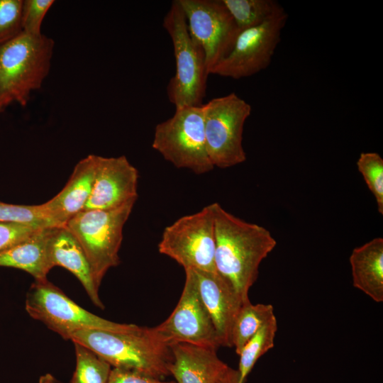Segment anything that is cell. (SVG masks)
Returning <instances> with one entry per match:
<instances>
[{
  "label": "cell",
  "instance_id": "obj_1",
  "mask_svg": "<svg viewBox=\"0 0 383 383\" xmlns=\"http://www.w3.org/2000/svg\"><path fill=\"white\" fill-rule=\"evenodd\" d=\"M215 228V269L240 296L250 301L249 291L256 282L262 261L277 240L266 228L247 222L213 203Z\"/></svg>",
  "mask_w": 383,
  "mask_h": 383
},
{
  "label": "cell",
  "instance_id": "obj_2",
  "mask_svg": "<svg viewBox=\"0 0 383 383\" xmlns=\"http://www.w3.org/2000/svg\"><path fill=\"white\" fill-rule=\"evenodd\" d=\"M70 340L90 349L113 368L160 379L170 375L171 346L161 341L152 328L137 326L123 332L83 329L74 333Z\"/></svg>",
  "mask_w": 383,
  "mask_h": 383
},
{
  "label": "cell",
  "instance_id": "obj_3",
  "mask_svg": "<svg viewBox=\"0 0 383 383\" xmlns=\"http://www.w3.org/2000/svg\"><path fill=\"white\" fill-rule=\"evenodd\" d=\"M54 40L44 35L24 32L0 45V110L12 104L26 106L31 94L48 77Z\"/></svg>",
  "mask_w": 383,
  "mask_h": 383
},
{
  "label": "cell",
  "instance_id": "obj_4",
  "mask_svg": "<svg viewBox=\"0 0 383 383\" xmlns=\"http://www.w3.org/2000/svg\"><path fill=\"white\" fill-rule=\"evenodd\" d=\"M162 26L173 46L175 73L167 86L168 100L175 108L201 106L209 75L206 55L190 34L184 12L177 0L164 16Z\"/></svg>",
  "mask_w": 383,
  "mask_h": 383
},
{
  "label": "cell",
  "instance_id": "obj_5",
  "mask_svg": "<svg viewBox=\"0 0 383 383\" xmlns=\"http://www.w3.org/2000/svg\"><path fill=\"white\" fill-rule=\"evenodd\" d=\"M135 201L111 209H87L65 225L82 247L97 289L107 271L120 262L123 230Z\"/></svg>",
  "mask_w": 383,
  "mask_h": 383
},
{
  "label": "cell",
  "instance_id": "obj_6",
  "mask_svg": "<svg viewBox=\"0 0 383 383\" xmlns=\"http://www.w3.org/2000/svg\"><path fill=\"white\" fill-rule=\"evenodd\" d=\"M152 148L177 168L195 174L210 172L201 106L175 108L174 113L155 128Z\"/></svg>",
  "mask_w": 383,
  "mask_h": 383
},
{
  "label": "cell",
  "instance_id": "obj_7",
  "mask_svg": "<svg viewBox=\"0 0 383 383\" xmlns=\"http://www.w3.org/2000/svg\"><path fill=\"white\" fill-rule=\"evenodd\" d=\"M208 155L213 167L229 168L246 160L244 125L251 106L234 92L202 104Z\"/></svg>",
  "mask_w": 383,
  "mask_h": 383
},
{
  "label": "cell",
  "instance_id": "obj_8",
  "mask_svg": "<svg viewBox=\"0 0 383 383\" xmlns=\"http://www.w3.org/2000/svg\"><path fill=\"white\" fill-rule=\"evenodd\" d=\"M26 310L33 318L65 340H70L74 333L83 329L123 332L137 327L110 321L85 310L48 279L35 281L30 286L26 298Z\"/></svg>",
  "mask_w": 383,
  "mask_h": 383
},
{
  "label": "cell",
  "instance_id": "obj_9",
  "mask_svg": "<svg viewBox=\"0 0 383 383\" xmlns=\"http://www.w3.org/2000/svg\"><path fill=\"white\" fill-rule=\"evenodd\" d=\"M213 204L184 216L165 228L158 244L160 253L175 260L184 269L216 272Z\"/></svg>",
  "mask_w": 383,
  "mask_h": 383
},
{
  "label": "cell",
  "instance_id": "obj_10",
  "mask_svg": "<svg viewBox=\"0 0 383 383\" xmlns=\"http://www.w3.org/2000/svg\"><path fill=\"white\" fill-rule=\"evenodd\" d=\"M287 18L284 10L258 26L240 31L230 53L212 68L210 74L239 79L266 69Z\"/></svg>",
  "mask_w": 383,
  "mask_h": 383
},
{
  "label": "cell",
  "instance_id": "obj_11",
  "mask_svg": "<svg viewBox=\"0 0 383 383\" xmlns=\"http://www.w3.org/2000/svg\"><path fill=\"white\" fill-rule=\"evenodd\" d=\"M180 299L171 315L152 327L157 338L168 345L179 343L217 350L220 347L215 328L199 295L192 269H185Z\"/></svg>",
  "mask_w": 383,
  "mask_h": 383
},
{
  "label": "cell",
  "instance_id": "obj_12",
  "mask_svg": "<svg viewBox=\"0 0 383 383\" xmlns=\"http://www.w3.org/2000/svg\"><path fill=\"white\" fill-rule=\"evenodd\" d=\"M190 34L201 45L210 74L231 51L239 30L222 0H177Z\"/></svg>",
  "mask_w": 383,
  "mask_h": 383
},
{
  "label": "cell",
  "instance_id": "obj_13",
  "mask_svg": "<svg viewBox=\"0 0 383 383\" xmlns=\"http://www.w3.org/2000/svg\"><path fill=\"white\" fill-rule=\"evenodd\" d=\"M138 172L126 156L98 155L92 191L84 210L111 209L138 198Z\"/></svg>",
  "mask_w": 383,
  "mask_h": 383
},
{
  "label": "cell",
  "instance_id": "obj_14",
  "mask_svg": "<svg viewBox=\"0 0 383 383\" xmlns=\"http://www.w3.org/2000/svg\"><path fill=\"white\" fill-rule=\"evenodd\" d=\"M192 270L200 297L211 317L220 347H232L233 326L244 301L218 272Z\"/></svg>",
  "mask_w": 383,
  "mask_h": 383
},
{
  "label": "cell",
  "instance_id": "obj_15",
  "mask_svg": "<svg viewBox=\"0 0 383 383\" xmlns=\"http://www.w3.org/2000/svg\"><path fill=\"white\" fill-rule=\"evenodd\" d=\"M98 155H89L77 162L63 189L42 204L44 209L60 226L84 210L95 179Z\"/></svg>",
  "mask_w": 383,
  "mask_h": 383
},
{
  "label": "cell",
  "instance_id": "obj_16",
  "mask_svg": "<svg viewBox=\"0 0 383 383\" xmlns=\"http://www.w3.org/2000/svg\"><path fill=\"white\" fill-rule=\"evenodd\" d=\"M171 349L170 374L177 383H218L228 367L215 349L186 343L173 345Z\"/></svg>",
  "mask_w": 383,
  "mask_h": 383
},
{
  "label": "cell",
  "instance_id": "obj_17",
  "mask_svg": "<svg viewBox=\"0 0 383 383\" xmlns=\"http://www.w3.org/2000/svg\"><path fill=\"white\" fill-rule=\"evenodd\" d=\"M50 267L60 266L72 273L80 282L93 304L104 309L90 266L78 241L65 226L55 228L48 243Z\"/></svg>",
  "mask_w": 383,
  "mask_h": 383
},
{
  "label": "cell",
  "instance_id": "obj_18",
  "mask_svg": "<svg viewBox=\"0 0 383 383\" xmlns=\"http://www.w3.org/2000/svg\"><path fill=\"white\" fill-rule=\"evenodd\" d=\"M55 227L40 228L21 243L0 252V267L23 270L35 281L47 280L52 269L48 260V243Z\"/></svg>",
  "mask_w": 383,
  "mask_h": 383
},
{
  "label": "cell",
  "instance_id": "obj_19",
  "mask_svg": "<svg viewBox=\"0 0 383 383\" xmlns=\"http://www.w3.org/2000/svg\"><path fill=\"white\" fill-rule=\"evenodd\" d=\"M353 286L374 301H383V238L354 248L350 255Z\"/></svg>",
  "mask_w": 383,
  "mask_h": 383
},
{
  "label": "cell",
  "instance_id": "obj_20",
  "mask_svg": "<svg viewBox=\"0 0 383 383\" xmlns=\"http://www.w3.org/2000/svg\"><path fill=\"white\" fill-rule=\"evenodd\" d=\"M274 315L271 304H252L250 301L243 304L235 320L232 333V347L239 355L249 340Z\"/></svg>",
  "mask_w": 383,
  "mask_h": 383
},
{
  "label": "cell",
  "instance_id": "obj_21",
  "mask_svg": "<svg viewBox=\"0 0 383 383\" xmlns=\"http://www.w3.org/2000/svg\"><path fill=\"white\" fill-rule=\"evenodd\" d=\"M239 31L258 26L284 11L274 0H222Z\"/></svg>",
  "mask_w": 383,
  "mask_h": 383
},
{
  "label": "cell",
  "instance_id": "obj_22",
  "mask_svg": "<svg viewBox=\"0 0 383 383\" xmlns=\"http://www.w3.org/2000/svg\"><path fill=\"white\" fill-rule=\"evenodd\" d=\"M277 331L276 316L272 317L249 340L239 353V382L245 383L257 361L274 345Z\"/></svg>",
  "mask_w": 383,
  "mask_h": 383
},
{
  "label": "cell",
  "instance_id": "obj_23",
  "mask_svg": "<svg viewBox=\"0 0 383 383\" xmlns=\"http://www.w3.org/2000/svg\"><path fill=\"white\" fill-rule=\"evenodd\" d=\"M74 344L76 365L70 383H109L113 367L90 349Z\"/></svg>",
  "mask_w": 383,
  "mask_h": 383
},
{
  "label": "cell",
  "instance_id": "obj_24",
  "mask_svg": "<svg viewBox=\"0 0 383 383\" xmlns=\"http://www.w3.org/2000/svg\"><path fill=\"white\" fill-rule=\"evenodd\" d=\"M0 221L45 228L60 226L40 205H17L0 201Z\"/></svg>",
  "mask_w": 383,
  "mask_h": 383
},
{
  "label": "cell",
  "instance_id": "obj_25",
  "mask_svg": "<svg viewBox=\"0 0 383 383\" xmlns=\"http://www.w3.org/2000/svg\"><path fill=\"white\" fill-rule=\"evenodd\" d=\"M357 167L374 196L378 212L383 214V159L375 152H362L357 162Z\"/></svg>",
  "mask_w": 383,
  "mask_h": 383
},
{
  "label": "cell",
  "instance_id": "obj_26",
  "mask_svg": "<svg viewBox=\"0 0 383 383\" xmlns=\"http://www.w3.org/2000/svg\"><path fill=\"white\" fill-rule=\"evenodd\" d=\"M23 0H0V45L20 33Z\"/></svg>",
  "mask_w": 383,
  "mask_h": 383
},
{
  "label": "cell",
  "instance_id": "obj_27",
  "mask_svg": "<svg viewBox=\"0 0 383 383\" xmlns=\"http://www.w3.org/2000/svg\"><path fill=\"white\" fill-rule=\"evenodd\" d=\"M53 0H23L21 14L22 31L30 35L42 34V23Z\"/></svg>",
  "mask_w": 383,
  "mask_h": 383
},
{
  "label": "cell",
  "instance_id": "obj_28",
  "mask_svg": "<svg viewBox=\"0 0 383 383\" xmlns=\"http://www.w3.org/2000/svg\"><path fill=\"white\" fill-rule=\"evenodd\" d=\"M40 228H43L25 223L0 221V252L21 243Z\"/></svg>",
  "mask_w": 383,
  "mask_h": 383
},
{
  "label": "cell",
  "instance_id": "obj_29",
  "mask_svg": "<svg viewBox=\"0 0 383 383\" xmlns=\"http://www.w3.org/2000/svg\"><path fill=\"white\" fill-rule=\"evenodd\" d=\"M109 383H177L164 381L128 370L112 368Z\"/></svg>",
  "mask_w": 383,
  "mask_h": 383
},
{
  "label": "cell",
  "instance_id": "obj_30",
  "mask_svg": "<svg viewBox=\"0 0 383 383\" xmlns=\"http://www.w3.org/2000/svg\"><path fill=\"white\" fill-rule=\"evenodd\" d=\"M218 383H240L238 370L228 366L221 374Z\"/></svg>",
  "mask_w": 383,
  "mask_h": 383
},
{
  "label": "cell",
  "instance_id": "obj_31",
  "mask_svg": "<svg viewBox=\"0 0 383 383\" xmlns=\"http://www.w3.org/2000/svg\"><path fill=\"white\" fill-rule=\"evenodd\" d=\"M38 383H61L50 373L45 374L39 378Z\"/></svg>",
  "mask_w": 383,
  "mask_h": 383
},
{
  "label": "cell",
  "instance_id": "obj_32",
  "mask_svg": "<svg viewBox=\"0 0 383 383\" xmlns=\"http://www.w3.org/2000/svg\"><path fill=\"white\" fill-rule=\"evenodd\" d=\"M1 113H2V112H1V111L0 110V114H1Z\"/></svg>",
  "mask_w": 383,
  "mask_h": 383
}]
</instances>
